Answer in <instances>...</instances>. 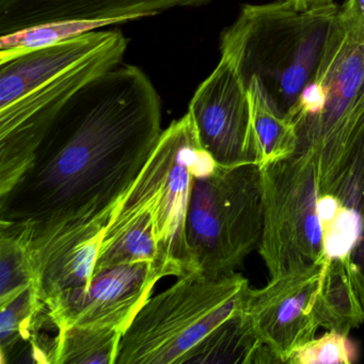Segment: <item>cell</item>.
<instances>
[{
  "instance_id": "15",
  "label": "cell",
  "mask_w": 364,
  "mask_h": 364,
  "mask_svg": "<svg viewBox=\"0 0 364 364\" xmlns=\"http://www.w3.org/2000/svg\"><path fill=\"white\" fill-rule=\"evenodd\" d=\"M122 333L107 328L68 326L57 330L53 364H114Z\"/></svg>"
},
{
  "instance_id": "5",
  "label": "cell",
  "mask_w": 364,
  "mask_h": 364,
  "mask_svg": "<svg viewBox=\"0 0 364 364\" xmlns=\"http://www.w3.org/2000/svg\"><path fill=\"white\" fill-rule=\"evenodd\" d=\"M317 165L332 206L317 317L323 329L349 334L364 321V122L346 150L318 155Z\"/></svg>"
},
{
  "instance_id": "8",
  "label": "cell",
  "mask_w": 364,
  "mask_h": 364,
  "mask_svg": "<svg viewBox=\"0 0 364 364\" xmlns=\"http://www.w3.org/2000/svg\"><path fill=\"white\" fill-rule=\"evenodd\" d=\"M127 48L129 39L122 31L109 29L97 50L0 107V196L26 171L70 102L93 80L121 65Z\"/></svg>"
},
{
  "instance_id": "13",
  "label": "cell",
  "mask_w": 364,
  "mask_h": 364,
  "mask_svg": "<svg viewBox=\"0 0 364 364\" xmlns=\"http://www.w3.org/2000/svg\"><path fill=\"white\" fill-rule=\"evenodd\" d=\"M108 35L109 31H91L60 43L0 57V107L97 50Z\"/></svg>"
},
{
  "instance_id": "18",
  "label": "cell",
  "mask_w": 364,
  "mask_h": 364,
  "mask_svg": "<svg viewBox=\"0 0 364 364\" xmlns=\"http://www.w3.org/2000/svg\"><path fill=\"white\" fill-rule=\"evenodd\" d=\"M36 272L25 245L0 232V306L8 304L36 283Z\"/></svg>"
},
{
  "instance_id": "9",
  "label": "cell",
  "mask_w": 364,
  "mask_h": 364,
  "mask_svg": "<svg viewBox=\"0 0 364 364\" xmlns=\"http://www.w3.org/2000/svg\"><path fill=\"white\" fill-rule=\"evenodd\" d=\"M321 276L319 268L291 272L270 277L265 287L247 291L245 318L276 363H287L296 349L316 336Z\"/></svg>"
},
{
  "instance_id": "11",
  "label": "cell",
  "mask_w": 364,
  "mask_h": 364,
  "mask_svg": "<svg viewBox=\"0 0 364 364\" xmlns=\"http://www.w3.org/2000/svg\"><path fill=\"white\" fill-rule=\"evenodd\" d=\"M198 139L218 165L257 164L246 82L231 59L218 65L189 103Z\"/></svg>"
},
{
  "instance_id": "2",
  "label": "cell",
  "mask_w": 364,
  "mask_h": 364,
  "mask_svg": "<svg viewBox=\"0 0 364 364\" xmlns=\"http://www.w3.org/2000/svg\"><path fill=\"white\" fill-rule=\"evenodd\" d=\"M204 152L188 112L164 129L133 186L121 200L103 242H156L154 268L161 278L196 272L186 240L193 170Z\"/></svg>"
},
{
  "instance_id": "12",
  "label": "cell",
  "mask_w": 364,
  "mask_h": 364,
  "mask_svg": "<svg viewBox=\"0 0 364 364\" xmlns=\"http://www.w3.org/2000/svg\"><path fill=\"white\" fill-rule=\"evenodd\" d=\"M212 0H0V36L58 20L152 18L178 8H200Z\"/></svg>"
},
{
  "instance_id": "16",
  "label": "cell",
  "mask_w": 364,
  "mask_h": 364,
  "mask_svg": "<svg viewBox=\"0 0 364 364\" xmlns=\"http://www.w3.org/2000/svg\"><path fill=\"white\" fill-rule=\"evenodd\" d=\"M0 355L1 364H5L10 362L20 343H31L50 316L38 295L36 283L0 306Z\"/></svg>"
},
{
  "instance_id": "4",
  "label": "cell",
  "mask_w": 364,
  "mask_h": 364,
  "mask_svg": "<svg viewBox=\"0 0 364 364\" xmlns=\"http://www.w3.org/2000/svg\"><path fill=\"white\" fill-rule=\"evenodd\" d=\"M249 287L235 272L180 277L140 309L122 334L114 364L193 363L213 334L242 312Z\"/></svg>"
},
{
  "instance_id": "10",
  "label": "cell",
  "mask_w": 364,
  "mask_h": 364,
  "mask_svg": "<svg viewBox=\"0 0 364 364\" xmlns=\"http://www.w3.org/2000/svg\"><path fill=\"white\" fill-rule=\"evenodd\" d=\"M152 262L122 264L97 272L90 283L46 300L53 327L107 328L124 333L161 280Z\"/></svg>"
},
{
  "instance_id": "6",
  "label": "cell",
  "mask_w": 364,
  "mask_h": 364,
  "mask_svg": "<svg viewBox=\"0 0 364 364\" xmlns=\"http://www.w3.org/2000/svg\"><path fill=\"white\" fill-rule=\"evenodd\" d=\"M263 227V186L257 164L218 165L210 174L193 176L186 240L196 270L215 276L235 272L259 250Z\"/></svg>"
},
{
  "instance_id": "20",
  "label": "cell",
  "mask_w": 364,
  "mask_h": 364,
  "mask_svg": "<svg viewBox=\"0 0 364 364\" xmlns=\"http://www.w3.org/2000/svg\"><path fill=\"white\" fill-rule=\"evenodd\" d=\"M291 1L298 9L302 10L334 4V0H291Z\"/></svg>"
},
{
  "instance_id": "3",
  "label": "cell",
  "mask_w": 364,
  "mask_h": 364,
  "mask_svg": "<svg viewBox=\"0 0 364 364\" xmlns=\"http://www.w3.org/2000/svg\"><path fill=\"white\" fill-rule=\"evenodd\" d=\"M340 7L298 9L291 0L245 5L220 36V55L244 80L257 76L284 114L313 80Z\"/></svg>"
},
{
  "instance_id": "1",
  "label": "cell",
  "mask_w": 364,
  "mask_h": 364,
  "mask_svg": "<svg viewBox=\"0 0 364 364\" xmlns=\"http://www.w3.org/2000/svg\"><path fill=\"white\" fill-rule=\"evenodd\" d=\"M161 118L149 76L123 63L63 109L26 171L0 196V232L25 245L37 279L105 233L159 142Z\"/></svg>"
},
{
  "instance_id": "14",
  "label": "cell",
  "mask_w": 364,
  "mask_h": 364,
  "mask_svg": "<svg viewBox=\"0 0 364 364\" xmlns=\"http://www.w3.org/2000/svg\"><path fill=\"white\" fill-rule=\"evenodd\" d=\"M259 169L291 155L297 146L295 123L277 105L257 76L245 80Z\"/></svg>"
},
{
  "instance_id": "21",
  "label": "cell",
  "mask_w": 364,
  "mask_h": 364,
  "mask_svg": "<svg viewBox=\"0 0 364 364\" xmlns=\"http://www.w3.org/2000/svg\"><path fill=\"white\" fill-rule=\"evenodd\" d=\"M345 5L353 10L364 22V0H346Z\"/></svg>"
},
{
  "instance_id": "19",
  "label": "cell",
  "mask_w": 364,
  "mask_h": 364,
  "mask_svg": "<svg viewBox=\"0 0 364 364\" xmlns=\"http://www.w3.org/2000/svg\"><path fill=\"white\" fill-rule=\"evenodd\" d=\"M357 357L348 334L327 330L321 338H314L296 349L289 364H350Z\"/></svg>"
},
{
  "instance_id": "17",
  "label": "cell",
  "mask_w": 364,
  "mask_h": 364,
  "mask_svg": "<svg viewBox=\"0 0 364 364\" xmlns=\"http://www.w3.org/2000/svg\"><path fill=\"white\" fill-rule=\"evenodd\" d=\"M136 16H121L106 20H58L6 33L0 38V57L60 43L102 27L118 26L137 21Z\"/></svg>"
},
{
  "instance_id": "7",
  "label": "cell",
  "mask_w": 364,
  "mask_h": 364,
  "mask_svg": "<svg viewBox=\"0 0 364 364\" xmlns=\"http://www.w3.org/2000/svg\"><path fill=\"white\" fill-rule=\"evenodd\" d=\"M261 176L264 227L257 251L270 277L321 269L316 151L297 142L291 155L262 168Z\"/></svg>"
}]
</instances>
